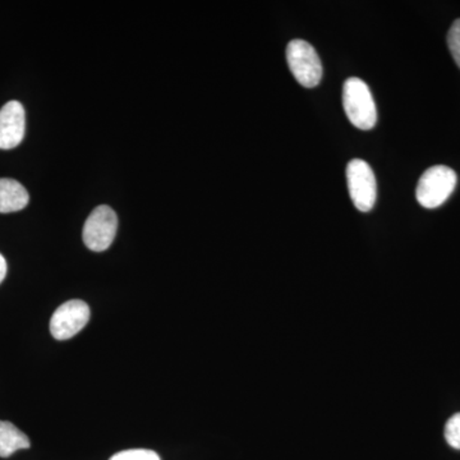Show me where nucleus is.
Here are the masks:
<instances>
[{"label": "nucleus", "instance_id": "obj_5", "mask_svg": "<svg viewBox=\"0 0 460 460\" xmlns=\"http://www.w3.org/2000/svg\"><path fill=\"white\" fill-rule=\"evenodd\" d=\"M118 229V217L113 208L107 205L98 206L84 226V242L93 252L107 251L113 243Z\"/></svg>", "mask_w": 460, "mask_h": 460}, {"label": "nucleus", "instance_id": "obj_12", "mask_svg": "<svg viewBox=\"0 0 460 460\" xmlns=\"http://www.w3.org/2000/svg\"><path fill=\"white\" fill-rule=\"evenodd\" d=\"M447 45L452 51L454 60L460 68V20L453 23L452 29L447 33Z\"/></svg>", "mask_w": 460, "mask_h": 460}, {"label": "nucleus", "instance_id": "obj_3", "mask_svg": "<svg viewBox=\"0 0 460 460\" xmlns=\"http://www.w3.org/2000/svg\"><path fill=\"white\" fill-rule=\"evenodd\" d=\"M287 62L299 84L313 89L323 77V65L313 45L305 40H293L287 47Z\"/></svg>", "mask_w": 460, "mask_h": 460}, {"label": "nucleus", "instance_id": "obj_8", "mask_svg": "<svg viewBox=\"0 0 460 460\" xmlns=\"http://www.w3.org/2000/svg\"><path fill=\"white\" fill-rule=\"evenodd\" d=\"M29 192L20 181L11 178H0V213L21 211L29 205Z\"/></svg>", "mask_w": 460, "mask_h": 460}, {"label": "nucleus", "instance_id": "obj_4", "mask_svg": "<svg viewBox=\"0 0 460 460\" xmlns=\"http://www.w3.org/2000/svg\"><path fill=\"white\" fill-rule=\"evenodd\" d=\"M347 181L350 199L362 213H368L377 198V184L374 172L367 163L354 159L347 166Z\"/></svg>", "mask_w": 460, "mask_h": 460}, {"label": "nucleus", "instance_id": "obj_9", "mask_svg": "<svg viewBox=\"0 0 460 460\" xmlns=\"http://www.w3.org/2000/svg\"><path fill=\"white\" fill-rule=\"evenodd\" d=\"M29 438L13 423L0 420V458H8L18 450L29 449Z\"/></svg>", "mask_w": 460, "mask_h": 460}, {"label": "nucleus", "instance_id": "obj_2", "mask_svg": "<svg viewBox=\"0 0 460 460\" xmlns=\"http://www.w3.org/2000/svg\"><path fill=\"white\" fill-rule=\"evenodd\" d=\"M456 186V174L447 166H432L423 172L417 186V201L426 208H436L444 204Z\"/></svg>", "mask_w": 460, "mask_h": 460}, {"label": "nucleus", "instance_id": "obj_10", "mask_svg": "<svg viewBox=\"0 0 460 460\" xmlns=\"http://www.w3.org/2000/svg\"><path fill=\"white\" fill-rule=\"evenodd\" d=\"M445 438L454 449L460 450V413L454 414L445 426Z\"/></svg>", "mask_w": 460, "mask_h": 460}, {"label": "nucleus", "instance_id": "obj_13", "mask_svg": "<svg viewBox=\"0 0 460 460\" xmlns=\"http://www.w3.org/2000/svg\"><path fill=\"white\" fill-rule=\"evenodd\" d=\"M7 261H5L4 256L0 253V283L4 280L5 275H7Z\"/></svg>", "mask_w": 460, "mask_h": 460}, {"label": "nucleus", "instance_id": "obj_1", "mask_svg": "<svg viewBox=\"0 0 460 460\" xmlns=\"http://www.w3.org/2000/svg\"><path fill=\"white\" fill-rule=\"evenodd\" d=\"M343 107L348 119L357 128L367 131L377 122L376 104L367 84L359 78L345 81L343 87Z\"/></svg>", "mask_w": 460, "mask_h": 460}, {"label": "nucleus", "instance_id": "obj_7", "mask_svg": "<svg viewBox=\"0 0 460 460\" xmlns=\"http://www.w3.org/2000/svg\"><path fill=\"white\" fill-rule=\"evenodd\" d=\"M26 113L20 102H9L0 109V148L17 147L25 137Z\"/></svg>", "mask_w": 460, "mask_h": 460}, {"label": "nucleus", "instance_id": "obj_6", "mask_svg": "<svg viewBox=\"0 0 460 460\" xmlns=\"http://www.w3.org/2000/svg\"><path fill=\"white\" fill-rule=\"evenodd\" d=\"M90 307L80 299L66 302L57 308L50 320V332L57 341H68L89 323Z\"/></svg>", "mask_w": 460, "mask_h": 460}, {"label": "nucleus", "instance_id": "obj_11", "mask_svg": "<svg viewBox=\"0 0 460 460\" xmlns=\"http://www.w3.org/2000/svg\"><path fill=\"white\" fill-rule=\"evenodd\" d=\"M111 460H160V456L153 450L132 449L115 454Z\"/></svg>", "mask_w": 460, "mask_h": 460}]
</instances>
